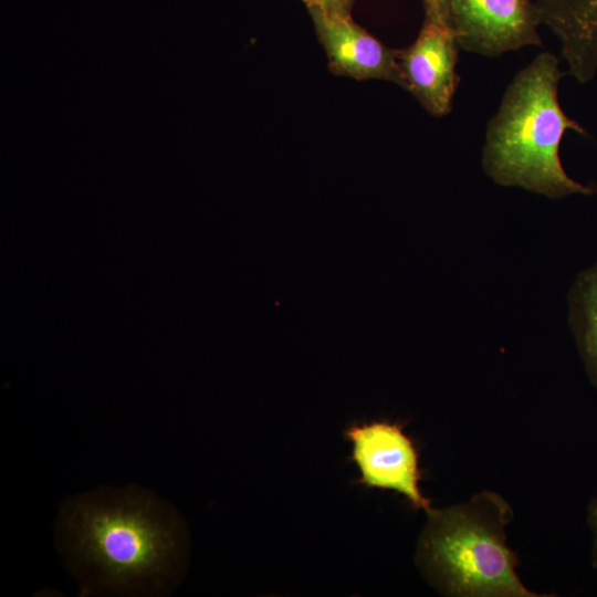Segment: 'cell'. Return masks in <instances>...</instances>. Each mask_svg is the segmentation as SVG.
Returning <instances> with one entry per match:
<instances>
[{
    "label": "cell",
    "mask_w": 597,
    "mask_h": 597,
    "mask_svg": "<svg viewBox=\"0 0 597 597\" xmlns=\"http://www.w3.org/2000/svg\"><path fill=\"white\" fill-rule=\"evenodd\" d=\"M56 547L83 594L163 595L180 582L188 533L179 513L138 488H100L66 499Z\"/></svg>",
    "instance_id": "1"
},
{
    "label": "cell",
    "mask_w": 597,
    "mask_h": 597,
    "mask_svg": "<svg viewBox=\"0 0 597 597\" xmlns=\"http://www.w3.org/2000/svg\"><path fill=\"white\" fill-rule=\"evenodd\" d=\"M564 75L558 57L543 52L507 86L482 150V167L494 182L549 199L596 192L568 177L559 159L567 130L586 134L561 107L558 83Z\"/></svg>",
    "instance_id": "2"
},
{
    "label": "cell",
    "mask_w": 597,
    "mask_h": 597,
    "mask_svg": "<svg viewBox=\"0 0 597 597\" xmlns=\"http://www.w3.org/2000/svg\"><path fill=\"white\" fill-rule=\"evenodd\" d=\"M427 512L417 563L437 589L451 596H541L517 577L504 533L511 510L501 496L482 492L469 503Z\"/></svg>",
    "instance_id": "3"
},
{
    "label": "cell",
    "mask_w": 597,
    "mask_h": 597,
    "mask_svg": "<svg viewBox=\"0 0 597 597\" xmlns=\"http://www.w3.org/2000/svg\"><path fill=\"white\" fill-rule=\"evenodd\" d=\"M344 436L353 444L359 484L396 491L415 509H431L419 488L418 451L401 425L388 420L356 422L345 429Z\"/></svg>",
    "instance_id": "4"
},
{
    "label": "cell",
    "mask_w": 597,
    "mask_h": 597,
    "mask_svg": "<svg viewBox=\"0 0 597 597\" xmlns=\"http://www.w3.org/2000/svg\"><path fill=\"white\" fill-rule=\"evenodd\" d=\"M449 23L460 49L498 57L542 45L535 0H447Z\"/></svg>",
    "instance_id": "5"
},
{
    "label": "cell",
    "mask_w": 597,
    "mask_h": 597,
    "mask_svg": "<svg viewBox=\"0 0 597 597\" xmlns=\"http://www.w3.org/2000/svg\"><path fill=\"white\" fill-rule=\"evenodd\" d=\"M459 49L449 23L423 19L417 39L399 50L401 87L436 117H442L452 109L460 83L455 71Z\"/></svg>",
    "instance_id": "6"
},
{
    "label": "cell",
    "mask_w": 597,
    "mask_h": 597,
    "mask_svg": "<svg viewBox=\"0 0 597 597\" xmlns=\"http://www.w3.org/2000/svg\"><path fill=\"white\" fill-rule=\"evenodd\" d=\"M307 11L332 73L358 81L383 80L401 86L399 50L386 46L357 24L352 15H329L314 9Z\"/></svg>",
    "instance_id": "7"
},
{
    "label": "cell",
    "mask_w": 597,
    "mask_h": 597,
    "mask_svg": "<svg viewBox=\"0 0 597 597\" xmlns=\"http://www.w3.org/2000/svg\"><path fill=\"white\" fill-rule=\"evenodd\" d=\"M542 24L561 43L568 74L585 84L597 73V0H535Z\"/></svg>",
    "instance_id": "8"
},
{
    "label": "cell",
    "mask_w": 597,
    "mask_h": 597,
    "mask_svg": "<svg viewBox=\"0 0 597 597\" xmlns=\"http://www.w3.org/2000/svg\"><path fill=\"white\" fill-rule=\"evenodd\" d=\"M569 323L593 385L597 388V262L580 272L568 294Z\"/></svg>",
    "instance_id": "9"
},
{
    "label": "cell",
    "mask_w": 597,
    "mask_h": 597,
    "mask_svg": "<svg viewBox=\"0 0 597 597\" xmlns=\"http://www.w3.org/2000/svg\"><path fill=\"white\" fill-rule=\"evenodd\" d=\"M307 10L314 9L329 15L349 17L357 0H302Z\"/></svg>",
    "instance_id": "10"
},
{
    "label": "cell",
    "mask_w": 597,
    "mask_h": 597,
    "mask_svg": "<svg viewBox=\"0 0 597 597\" xmlns=\"http://www.w3.org/2000/svg\"><path fill=\"white\" fill-rule=\"evenodd\" d=\"M422 4L425 19L449 23L447 0H422Z\"/></svg>",
    "instance_id": "11"
},
{
    "label": "cell",
    "mask_w": 597,
    "mask_h": 597,
    "mask_svg": "<svg viewBox=\"0 0 597 597\" xmlns=\"http://www.w3.org/2000/svg\"><path fill=\"white\" fill-rule=\"evenodd\" d=\"M588 524L590 526L593 540V565L597 567V498L591 501L588 507Z\"/></svg>",
    "instance_id": "12"
}]
</instances>
